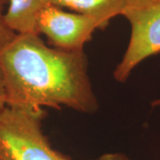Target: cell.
<instances>
[{"label":"cell","instance_id":"cell-8","mask_svg":"<svg viewBox=\"0 0 160 160\" xmlns=\"http://www.w3.org/2000/svg\"><path fill=\"white\" fill-rule=\"evenodd\" d=\"M91 160H129V158L120 152H109L104 153Z\"/></svg>","mask_w":160,"mask_h":160},{"label":"cell","instance_id":"cell-4","mask_svg":"<svg viewBox=\"0 0 160 160\" xmlns=\"http://www.w3.org/2000/svg\"><path fill=\"white\" fill-rule=\"evenodd\" d=\"M108 25L101 18L64 11L53 5L46 6L38 19L39 34L45 35L53 47L69 52L84 51L94 30Z\"/></svg>","mask_w":160,"mask_h":160},{"label":"cell","instance_id":"cell-10","mask_svg":"<svg viewBox=\"0 0 160 160\" xmlns=\"http://www.w3.org/2000/svg\"><path fill=\"white\" fill-rule=\"evenodd\" d=\"M151 106H152V108H158V109H160V98L155 99L154 101L151 102Z\"/></svg>","mask_w":160,"mask_h":160},{"label":"cell","instance_id":"cell-2","mask_svg":"<svg viewBox=\"0 0 160 160\" xmlns=\"http://www.w3.org/2000/svg\"><path fill=\"white\" fill-rule=\"evenodd\" d=\"M46 110L7 107L0 113V160H70L51 146L42 128Z\"/></svg>","mask_w":160,"mask_h":160},{"label":"cell","instance_id":"cell-6","mask_svg":"<svg viewBox=\"0 0 160 160\" xmlns=\"http://www.w3.org/2000/svg\"><path fill=\"white\" fill-rule=\"evenodd\" d=\"M127 0H50L51 5L102 19L107 23L121 15Z\"/></svg>","mask_w":160,"mask_h":160},{"label":"cell","instance_id":"cell-9","mask_svg":"<svg viewBox=\"0 0 160 160\" xmlns=\"http://www.w3.org/2000/svg\"><path fill=\"white\" fill-rule=\"evenodd\" d=\"M7 106L6 103V89H5V83H4V78L2 71L0 69V113L6 109Z\"/></svg>","mask_w":160,"mask_h":160},{"label":"cell","instance_id":"cell-5","mask_svg":"<svg viewBox=\"0 0 160 160\" xmlns=\"http://www.w3.org/2000/svg\"><path fill=\"white\" fill-rule=\"evenodd\" d=\"M49 5L50 0H8L5 22L15 34L40 35L38 19Z\"/></svg>","mask_w":160,"mask_h":160},{"label":"cell","instance_id":"cell-1","mask_svg":"<svg viewBox=\"0 0 160 160\" xmlns=\"http://www.w3.org/2000/svg\"><path fill=\"white\" fill-rule=\"evenodd\" d=\"M7 107L27 111L65 107L93 114L99 103L85 51L47 46L37 34H16L0 46Z\"/></svg>","mask_w":160,"mask_h":160},{"label":"cell","instance_id":"cell-7","mask_svg":"<svg viewBox=\"0 0 160 160\" xmlns=\"http://www.w3.org/2000/svg\"><path fill=\"white\" fill-rule=\"evenodd\" d=\"M2 7L3 6L0 4V46L9 42L16 35L6 26L4 19V13L2 12Z\"/></svg>","mask_w":160,"mask_h":160},{"label":"cell","instance_id":"cell-11","mask_svg":"<svg viewBox=\"0 0 160 160\" xmlns=\"http://www.w3.org/2000/svg\"><path fill=\"white\" fill-rule=\"evenodd\" d=\"M6 2H8V0H0V4L2 6H4L5 4H6Z\"/></svg>","mask_w":160,"mask_h":160},{"label":"cell","instance_id":"cell-3","mask_svg":"<svg viewBox=\"0 0 160 160\" xmlns=\"http://www.w3.org/2000/svg\"><path fill=\"white\" fill-rule=\"evenodd\" d=\"M121 15L130 23L131 36L113 77L125 82L142 62L160 52V0H127Z\"/></svg>","mask_w":160,"mask_h":160}]
</instances>
